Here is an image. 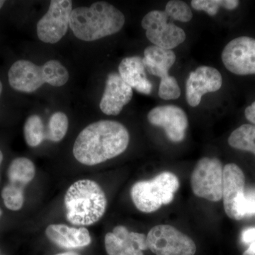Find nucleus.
Returning a JSON list of instances; mask_svg holds the SVG:
<instances>
[{
  "label": "nucleus",
  "mask_w": 255,
  "mask_h": 255,
  "mask_svg": "<svg viewBox=\"0 0 255 255\" xmlns=\"http://www.w3.org/2000/svg\"><path fill=\"white\" fill-rule=\"evenodd\" d=\"M129 142L130 135L123 124L99 121L79 133L73 145L74 157L85 165H97L123 153Z\"/></svg>",
  "instance_id": "1"
},
{
  "label": "nucleus",
  "mask_w": 255,
  "mask_h": 255,
  "mask_svg": "<svg viewBox=\"0 0 255 255\" xmlns=\"http://www.w3.org/2000/svg\"><path fill=\"white\" fill-rule=\"evenodd\" d=\"M125 16L114 5L97 1L90 6L73 9L70 28L81 41L91 42L115 34L122 29Z\"/></svg>",
  "instance_id": "2"
},
{
  "label": "nucleus",
  "mask_w": 255,
  "mask_h": 255,
  "mask_svg": "<svg viewBox=\"0 0 255 255\" xmlns=\"http://www.w3.org/2000/svg\"><path fill=\"white\" fill-rule=\"evenodd\" d=\"M66 219L75 226L95 224L105 215L107 199L105 191L95 181L81 179L68 188L65 195Z\"/></svg>",
  "instance_id": "3"
},
{
  "label": "nucleus",
  "mask_w": 255,
  "mask_h": 255,
  "mask_svg": "<svg viewBox=\"0 0 255 255\" xmlns=\"http://www.w3.org/2000/svg\"><path fill=\"white\" fill-rule=\"evenodd\" d=\"M8 80L10 86L16 91L32 93L44 84L63 86L68 81L69 73L57 60H48L41 66L28 60H19L10 68Z\"/></svg>",
  "instance_id": "4"
},
{
  "label": "nucleus",
  "mask_w": 255,
  "mask_h": 255,
  "mask_svg": "<svg viewBox=\"0 0 255 255\" xmlns=\"http://www.w3.org/2000/svg\"><path fill=\"white\" fill-rule=\"evenodd\" d=\"M179 187L177 176L172 172H164L151 180L135 183L130 190V196L139 211L150 214L160 209L162 205L170 204Z\"/></svg>",
  "instance_id": "5"
},
{
  "label": "nucleus",
  "mask_w": 255,
  "mask_h": 255,
  "mask_svg": "<svg viewBox=\"0 0 255 255\" xmlns=\"http://www.w3.org/2000/svg\"><path fill=\"white\" fill-rule=\"evenodd\" d=\"M176 62L173 50L150 46L144 50L142 63L150 75L160 78L158 95L164 100H177L180 97V87L177 80L169 75V70Z\"/></svg>",
  "instance_id": "6"
},
{
  "label": "nucleus",
  "mask_w": 255,
  "mask_h": 255,
  "mask_svg": "<svg viewBox=\"0 0 255 255\" xmlns=\"http://www.w3.org/2000/svg\"><path fill=\"white\" fill-rule=\"evenodd\" d=\"M223 167L216 157H203L196 163L191 176V187L197 197L212 202L223 198Z\"/></svg>",
  "instance_id": "7"
},
{
  "label": "nucleus",
  "mask_w": 255,
  "mask_h": 255,
  "mask_svg": "<svg viewBox=\"0 0 255 255\" xmlns=\"http://www.w3.org/2000/svg\"><path fill=\"white\" fill-rule=\"evenodd\" d=\"M149 250L156 255H194L195 243L169 225H157L147 236Z\"/></svg>",
  "instance_id": "8"
},
{
  "label": "nucleus",
  "mask_w": 255,
  "mask_h": 255,
  "mask_svg": "<svg viewBox=\"0 0 255 255\" xmlns=\"http://www.w3.org/2000/svg\"><path fill=\"white\" fill-rule=\"evenodd\" d=\"M36 167L31 159L17 157L9 164L7 171L9 183L1 191L5 206L11 211H18L24 203V189L33 180Z\"/></svg>",
  "instance_id": "9"
},
{
  "label": "nucleus",
  "mask_w": 255,
  "mask_h": 255,
  "mask_svg": "<svg viewBox=\"0 0 255 255\" xmlns=\"http://www.w3.org/2000/svg\"><path fill=\"white\" fill-rule=\"evenodd\" d=\"M142 27L145 30L146 37L154 46L172 50L186 40L184 30L169 22L165 11L153 10L142 18Z\"/></svg>",
  "instance_id": "10"
},
{
  "label": "nucleus",
  "mask_w": 255,
  "mask_h": 255,
  "mask_svg": "<svg viewBox=\"0 0 255 255\" xmlns=\"http://www.w3.org/2000/svg\"><path fill=\"white\" fill-rule=\"evenodd\" d=\"M71 0H52L48 11L37 23V35L43 43H58L66 34L70 27L73 11Z\"/></svg>",
  "instance_id": "11"
},
{
  "label": "nucleus",
  "mask_w": 255,
  "mask_h": 255,
  "mask_svg": "<svg viewBox=\"0 0 255 255\" xmlns=\"http://www.w3.org/2000/svg\"><path fill=\"white\" fill-rule=\"evenodd\" d=\"M225 67L238 75H255V39L241 36L225 47L221 55Z\"/></svg>",
  "instance_id": "12"
},
{
  "label": "nucleus",
  "mask_w": 255,
  "mask_h": 255,
  "mask_svg": "<svg viewBox=\"0 0 255 255\" xmlns=\"http://www.w3.org/2000/svg\"><path fill=\"white\" fill-rule=\"evenodd\" d=\"M245 185L244 173L237 164L229 163L223 167V206L226 214L231 219H243L241 209L246 191Z\"/></svg>",
  "instance_id": "13"
},
{
  "label": "nucleus",
  "mask_w": 255,
  "mask_h": 255,
  "mask_svg": "<svg viewBox=\"0 0 255 255\" xmlns=\"http://www.w3.org/2000/svg\"><path fill=\"white\" fill-rule=\"evenodd\" d=\"M152 125L162 128L170 141L180 142L185 138L189 122L187 114L179 107L159 106L147 114Z\"/></svg>",
  "instance_id": "14"
},
{
  "label": "nucleus",
  "mask_w": 255,
  "mask_h": 255,
  "mask_svg": "<svg viewBox=\"0 0 255 255\" xmlns=\"http://www.w3.org/2000/svg\"><path fill=\"white\" fill-rule=\"evenodd\" d=\"M221 74L216 68L200 66L189 73L186 82V97L189 105L196 107L201 103L203 95L219 90L222 86Z\"/></svg>",
  "instance_id": "15"
},
{
  "label": "nucleus",
  "mask_w": 255,
  "mask_h": 255,
  "mask_svg": "<svg viewBox=\"0 0 255 255\" xmlns=\"http://www.w3.org/2000/svg\"><path fill=\"white\" fill-rule=\"evenodd\" d=\"M105 243L108 255H144L142 251L149 250L147 236L130 232L124 226H116L113 232L107 233Z\"/></svg>",
  "instance_id": "16"
},
{
  "label": "nucleus",
  "mask_w": 255,
  "mask_h": 255,
  "mask_svg": "<svg viewBox=\"0 0 255 255\" xmlns=\"http://www.w3.org/2000/svg\"><path fill=\"white\" fill-rule=\"evenodd\" d=\"M132 89L119 73H111L107 76L105 92L101 99L100 110L106 115L117 116L130 102Z\"/></svg>",
  "instance_id": "17"
},
{
  "label": "nucleus",
  "mask_w": 255,
  "mask_h": 255,
  "mask_svg": "<svg viewBox=\"0 0 255 255\" xmlns=\"http://www.w3.org/2000/svg\"><path fill=\"white\" fill-rule=\"evenodd\" d=\"M46 237L57 246L65 249H77L90 245L91 236L87 228L69 227L64 224H52L46 229Z\"/></svg>",
  "instance_id": "18"
},
{
  "label": "nucleus",
  "mask_w": 255,
  "mask_h": 255,
  "mask_svg": "<svg viewBox=\"0 0 255 255\" xmlns=\"http://www.w3.org/2000/svg\"><path fill=\"white\" fill-rule=\"evenodd\" d=\"M119 74L124 81L139 93L150 95L152 84L147 78L145 68L140 56L124 58L119 65Z\"/></svg>",
  "instance_id": "19"
},
{
  "label": "nucleus",
  "mask_w": 255,
  "mask_h": 255,
  "mask_svg": "<svg viewBox=\"0 0 255 255\" xmlns=\"http://www.w3.org/2000/svg\"><path fill=\"white\" fill-rule=\"evenodd\" d=\"M228 141L233 148L251 152L255 155V125H242L231 134Z\"/></svg>",
  "instance_id": "20"
},
{
  "label": "nucleus",
  "mask_w": 255,
  "mask_h": 255,
  "mask_svg": "<svg viewBox=\"0 0 255 255\" xmlns=\"http://www.w3.org/2000/svg\"><path fill=\"white\" fill-rule=\"evenodd\" d=\"M23 134L25 140L30 147H37L45 140L44 124L39 116L32 115L26 119L23 127Z\"/></svg>",
  "instance_id": "21"
},
{
  "label": "nucleus",
  "mask_w": 255,
  "mask_h": 255,
  "mask_svg": "<svg viewBox=\"0 0 255 255\" xmlns=\"http://www.w3.org/2000/svg\"><path fill=\"white\" fill-rule=\"evenodd\" d=\"M69 121L66 114L57 112L50 117L46 131L45 140L58 142L61 141L68 132Z\"/></svg>",
  "instance_id": "22"
},
{
  "label": "nucleus",
  "mask_w": 255,
  "mask_h": 255,
  "mask_svg": "<svg viewBox=\"0 0 255 255\" xmlns=\"http://www.w3.org/2000/svg\"><path fill=\"white\" fill-rule=\"evenodd\" d=\"M238 0H193L191 4L193 9L196 11H204L209 16H215L220 8L228 10L236 9L239 5Z\"/></svg>",
  "instance_id": "23"
},
{
  "label": "nucleus",
  "mask_w": 255,
  "mask_h": 255,
  "mask_svg": "<svg viewBox=\"0 0 255 255\" xmlns=\"http://www.w3.org/2000/svg\"><path fill=\"white\" fill-rule=\"evenodd\" d=\"M166 14L177 21L189 22L193 17L192 11L189 5L179 0L169 1L165 6Z\"/></svg>",
  "instance_id": "24"
},
{
  "label": "nucleus",
  "mask_w": 255,
  "mask_h": 255,
  "mask_svg": "<svg viewBox=\"0 0 255 255\" xmlns=\"http://www.w3.org/2000/svg\"><path fill=\"white\" fill-rule=\"evenodd\" d=\"M241 214L243 219L255 216V187L248 188L245 191Z\"/></svg>",
  "instance_id": "25"
},
{
  "label": "nucleus",
  "mask_w": 255,
  "mask_h": 255,
  "mask_svg": "<svg viewBox=\"0 0 255 255\" xmlns=\"http://www.w3.org/2000/svg\"><path fill=\"white\" fill-rule=\"evenodd\" d=\"M242 241L249 248L255 251V228H249L244 230L242 233Z\"/></svg>",
  "instance_id": "26"
},
{
  "label": "nucleus",
  "mask_w": 255,
  "mask_h": 255,
  "mask_svg": "<svg viewBox=\"0 0 255 255\" xmlns=\"http://www.w3.org/2000/svg\"><path fill=\"white\" fill-rule=\"evenodd\" d=\"M245 115L250 122L255 125V102L249 107H247L245 111Z\"/></svg>",
  "instance_id": "27"
},
{
  "label": "nucleus",
  "mask_w": 255,
  "mask_h": 255,
  "mask_svg": "<svg viewBox=\"0 0 255 255\" xmlns=\"http://www.w3.org/2000/svg\"><path fill=\"white\" fill-rule=\"evenodd\" d=\"M243 255H255V250L252 249L251 248H248L246 251L243 253Z\"/></svg>",
  "instance_id": "28"
},
{
  "label": "nucleus",
  "mask_w": 255,
  "mask_h": 255,
  "mask_svg": "<svg viewBox=\"0 0 255 255\" xmlns=\"http://www.w3.org/2000/svg\"><path fill=\"white\" fill-rule=\"evenodd\" d=\"M55 255H80L75 252H66V253H60V254H57Z\"/></svg>",
  "instance_id": "29"
},
{
  "label": "nucleus",
  "mask_w": 255,
  "mask_h": 255,
  "mask_svg": "<svg viewBox=\"0 0 255 255\" xmlns=\"http://www.w3.org/2000/svg\"><path fill=\"white\" fill-rule=\"evenodd\" d=\"M3 154L2 152H1V151L0 150V165H1V162H2L3 161Z\"/></svg>",
  "instance_id": "30"
},
{
  "label": "nucleus",
  "mask_w": 255,
  "mask_h": 255,
  "mask_svg": "<svg viewBox=\"0 0 255 255\" xmlns=\"http://www.w3.org/2000/svg\"><path fill=\"white\" fill-rule=\"evenodd\" d=\"M3 86L1 80H0V97H1V93H2Z\"/></svg>",
  "instance_id": "31"
},
{
  "label": "nucleus",
  "mask_w": 255,
  "mask_h": 255,
  "mask_svg": "<svg viewBox=\"0 0 255 255\" xmlns=\"http://www.w3.org/2000/svg\"><path fill=\"white\" fill-rule=\"evenodd\" d=\"M5 1H3V0H0V9L2 7L3 5L4 4Z\"/></svg>",
  "instance_id": "32"
},
{
  "label": "nucleus",
  "mask_w": 255,
  "mask_h": 255,
  "mask_svg": "<svg viewBox=\"0 0 255 255\" xmlns=\"http://www.w3.org/2000/svg\"><path fill=\"white\" fill-rule=\"evenodd\" d=\"M1 215H2V211L0 209V218H1Z\"/></svg>",
  "instance_id": "33"
}]
</instances>
